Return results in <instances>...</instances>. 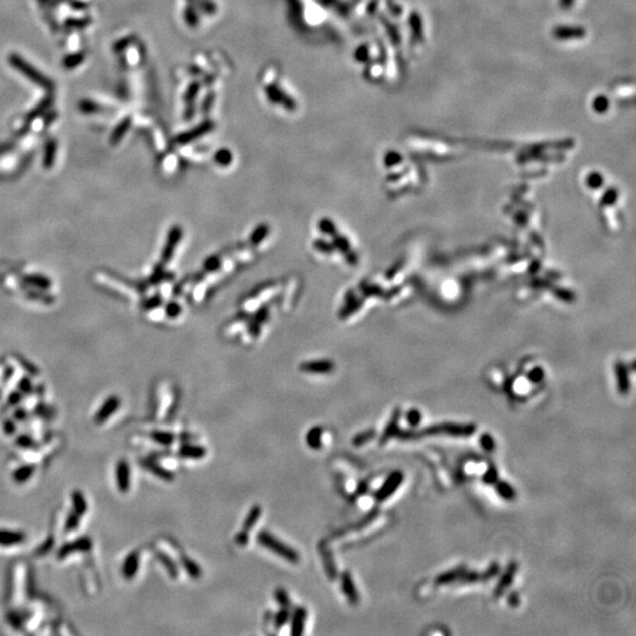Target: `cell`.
<instances>
[{"label": "cell", "instance_id": "6da1fadb", "mask_svg": "<svg viewBox=\"0 0 636 636\" xmlns=\"http://www.w3.org/2000/svg\"><path fill=\"white\" fill-rule=\"evenodd\" d=\"M476 426L473 423H454L443 422L433 424V426L424 427L419 430L415 429H401L396 434V437L403 441L419 440L426 436L446 435L453 437H469L476 432Z\"/></svg>", "mask_w": 636, "mask_h": 636}, {"label": "cell", "instance_id": "7a4b0ae2", "mask_svg": "<svg viewBox=\"0 0 636 636\" xmlns=\"http://www.w3.org/2000/svg\"><path fill=\"white\" fill-rule=\"evenodd\" d=\"M257 541L261 546L264 547V548L271 550L272 553H275L276 555H278L283 559L288 561V562L291 563H298L300 560V556L297 550H295L291 547L285 545L280 540H278L276 536H273L271 533L266 532V530H262L261 533H258L257 535Z\"/></svg>", "mask_w": 636, "mask_h": 636}, {"label": "cell", "instance_id": "3957f363", "mask_svg": "<svg viewBox=\"0 0 636 636\" xmlns=\"http://www.w3.org/2000/svg\"><path fill=\"white\" fill-rule=\"evenodd\" d=\"M403 481H404V474H403L402 471H399V470L392 471V473L386 477V480L384 481V483L381 485V488L375 492L376 502L382 503V502L388 500L389 497H391L392 495L397 491V489L401 487Z\"/></svg>", "mask_w": 636, "mask_h": 636}, {"label": "cell", "instance_id": "277c9868", "mask_svg": "<svg viewBox=\"0 0 636 636\" xmlns=\"http://www.w3.org/2000/svg\"><path fill=\"white\" fill-rule=\"evenodd\" d=\"M500 572H501L500 563L495 561V562H492L483 573H478V572H474V570L467 569L466 572L463 573V575L460 577V580L457 581V583L474 584V583L487 582V581H490L491 579H494L495 576H497L498 574H500Z\"/></svg>", "mask_w": 636, "mask_h": 636}, {"label": "cell", "instance_id": "5b68a950", "mask_svg": "<svg viewBox=\"0 0 636 636\" xmlns=\"http://www.w3.org/2000/svg\"><path fill=\"white\" fill-rule=\"evenodd\" d=\"M517 570H518V563L516 562V561H511V562L507 566V568H505L504 573L502 574L501 579L498 580L496 587H495L494 597L500 598L502 595L505 593V590H507L508 588L511 586V583L514 582L516 574H517Z\"/></svg>", "mask_w": 636, "mask_h": 636}, {"label": "cell", "instance_id": "8992f818", "mask_svg": "<svg viewBox=\"0 0 636 636\" xmlns=\"http://www.w3.org/2000/svg\"><path fill=\"white\" fill-rule=\"evenodd\" d=\"M341 588H342V591H343V594L345 595V597L348 598L349 603L356 606V604L360 602V594H358L356 586H355V583H354V580H352V577L349 572L342 573Z\"/></svg>", "mask_w": 636, "mask_h": 636}, {"label": "cell", "instance_id": "52a82bcc", "mask_svg": "<svg viewBox=\"0 0 636 636\" xmlns=\"http://www.w3.org/2000/svg\"><path fill=\"white\" fill-rule=\"evenodd\" d=\"M318 549H320V555H321V559H322L324 569H326L328 577H329L330 580H335L338 575L337 567H336V564H335L333 554H331L329 547H328L326 542L322 541L320 543V546H318Z\"/></svg>", "mask_w": 636, "mask_h": 636}, {"label": "cell", "instance_id": "ba28073f", "mask_svg": "<svg viewBox=\"0 0 636 636\" xmlns=\"http://www.w3.org/2000/svg\"><path fill=\"white\" fill-rule=\"evenodd\" d=\"M401 416L402 410L396 409L394 413L391 415L390 419H389L388 424L385 426L384 430H383L381 437H379V444H385L389 440H391L392 437L396 436V434L399 430V419H401Z\"/></svg>", "mask_w": 636, "mask_h": 636}, {"label": "cell", "instance_id": "9c48e42d", "mask_svg": "<svg viewBox=\"0 0 636 636\" xmlns=\"http://www.w3.org/2000/svg\"><path fill=\"white\" fill-rule=\"evenodd\" d=\"M335 365L331 361L328 360H318L311 362H304L300 365V370L307 372V374H330L334 370Z\"/></svg>", "mask_w": 636, "mask_h": 636}, {"label": "cell", "instance_id": "30bf717a", "mask_svg": "<svg viewBox=\"0 0 636 636\" xmlns=\"http://www.w3.org/2000/svg\"><path fill=\"white\" fill-rule=\"evenodd\" d=\"M91 540H88L87 538L78 539L71 543H66L59 550V553H58V559H64V557H66L74 552H88L91 549Z\"/></svg>", "mask_w": 636, "mask_h": 636}, {"label": "cell", "instance_id": "8fae6325", "mask_svg": "<svg viewBox=\"0 0 636 636\" xmlns=\"http://www.w3.org/2000/svg\"><path fill=\"white\" fill-rule=\"evenodd\" d=\"M116 482L121 492H126L130 489V467L126 461L121 460L116 467Z\"/></svg>", "mask_w": 636, "mask_h": 636}, {"label": "cell", "instance_id": "7c38bea8", "mask_svg": "<svg viewBox=\"0 0 636 636\" xmlns=\"http://www.w3.org/2000/svg\"><path fill=\"white\" fill-rule=\"evenodd\" d=\"M468 568L463 564L461 566L455 567L453 569L447 570V572H443L439 574L435 579V583L437 586H446V584H450V583H455L460 580V577L463 575V573L466 572Z\"/></svg>", "mask_w": 636, "mask_h": 636}, {"label": "cell", "instance_id": "4fadbf2b", "mask_svg": "<svg viewBox=\"0 0 636 636\" xmlns=\"http://www.w3.org/2000/svg\"><path fill=\"white\" fill-rule=\"evenodd\" d=\"M119 404H121V401L116 396H112V397L106 399V402L102 404L100 410L95 413L94 422L97 424L104 423L109 417L114 415L117 408H119Z\"/></svg>", "mask_w": 636, "mask_h": 636}, {"label": "cell", "instance_id": "5bb4252c", "mask_svg": "<svg viewBox=\"0 0 636 636\" xmlns=\"http://www.w3.org/2000/svg\"><path fill=\"white\" fill-rule=\"evenodd\" d=\"M307 610L304 607H297L291 614V635L300 636L304 632Z\"/></svg>", "mask_w": 636, "mask_h": 636}, {"label": "cell", "instance_id": "9a60e30c", "mask_svg": "<svg viewBox=\"0 0 636 636\" xmlns=\"http://www.w3.org/2000/svg\"><path fill=\"white\" fill-rule=\"evenodd\" d=\"M26 535L23 532L18 530H8L0 529V546L2 547H11L16 545H20L23 541H25Z\"/></svg>", "mask_w": 636, "mask_h": 636}, {"label": "cell", "instance_id": "2e32d148", "mask_svg": "<svg viewBox=\"0 0 636 636\" xmlns=\"http://www.w3.org/2000/svg\"><path fill=\"white\" fill-rule=\"evenodd\" d=\"M142 466L145 469H148L150 473H152L153 475H156L157 477L162 478L164 481H173L174 475L171 473L170 470L165 469L163 468L160 464L156 463L153 460H150V458H145V460L142 461Z\"/></svg>", "mask_w": 636, "mask_h": 636}, {"label": "cell", "instance_id": "e0dca14e", "mask_svg": "<svg viewBox=\"0 0 636 636\" xmlns=\"http://www.w3.org/2000/svg\"><path fill=\"white\" fill-rule=\"evenodd\" d=\"M138 567H139V555L138 553L132 552L130 553L126 559L123 563V575L126 580H131L133 576L136 575L137 572H138Z\"/></svg>", "mask_w": 636, "mask_h": 636}, {"label": "cell", "instance_id": "ac0fdd59", "mask_svg": "<svg viewBox=\"0 0 636 636\" xmlns=\"http://www.w3.org/2000/svg\"><path fill=\"white\" fill-rule=\"evenodd\" d=\"M206 448L197 446V444H185L179 449V455L182 457L191 458V460H200L206 455Z\"/></svg>", "mask_w": 636, "mask_h": 636}, {"label": "cell", "instance_id": "d6986e66", "mask_svg": "<svg viewBox=\"0 0 636 636\" xmlns=\"http://www.w3.org/2000/svg\"><path fill=\"white\" fill-rule=\"evenodd\" d=\"M494 487L497 494L500 495V497L503 498V500L514 501L516 498V490L511 487L510 483H508L507 481L497 480L496 483L494 484Z\"/></svg>", "mask_w": 636, "mask_h": 636}, {"label": "cell", "instance_id": "ffe728a7", "mask_svg": "<svg viewBox=\"0 0 636 636\" xmlns=\"http://www.w3.org/2000/svg\"><path fill=\"white\" fill-rule=\"evenodd\" d=\"M322 433L321 427H313L306 434V443L311 449L320 450L322 448Z\"/></svg>", "mask_w": 636, "mask_h": 636}, {"label": "cell", "instance_id": "44dd1931", "mask_svg": "<svg viewBox=\"0 0 636 636\" xmlns=\"http://www.w3.org/2000/svg\"><path fill=\"white\" fill-rule=\"evenodd\" d=\"M36 470V468L32 464H27V466H23L19 467L18 469H16L12 473V480L16 482V483H25L26 481H29L32 475Z\"/></svg>", "mask_w": 636, "mask_h": 636}, {"label": "cell", "instance_id": "7402d4cb", "mask_svg": "<svg viewBox=\"0 0 636 636\" xmlns=\"http://www.w3.org/2000/svg\"><path fill=\"white\" fill-rule=\"evenodd\" d=\"M555 37L559 39L581 38L584 36V31L580 27H557L555 30Z\"/></svg>", "mask_w": 636, "mask_h": 636}, {"label": "cell", "instance_id": "603a6c76", "mask_svg": "<svg viewBox=\"0 0 636 636\" xmlns=\"http://www.w3.org/2000/svg\"><path fill=\"white\" fill-rule=\"evenodd\" d=\"M261 515H262V508L259 507V505H254V507L250 509V511L248 512V515H246L244 523H243V530H245V532H250V530L256 525V523H257L258 519L261 518Z\"/></svg>", "mask_w": 636, "mask_h": 636}, {"label": "cell", "instance_id": "cb8c5ba5", "mask_svg": "<svg viewBox=\"0 0 636 636\" xmlns=\"http://www.w3.org/2000/svg\"><path fill=\"white\" fill-rule=\"evenodd\" d=\"M72 502H73V511L80 517L86 514L87 511V502L84 494L79 490L73 491L72 494Z\"/></svg>", "mask_w": 636, "mask_h": 636}, {"label": "cell", "instance_id": "d4e9b609", "mask_svg": "<svg viewBox=\"0 0 636 636\" xmlns=\"http://www.w3.org/2000/svg\"><path fill=\"white\" fill-rule=\"evenodd\" d=\"M157 556H158L160 563L165 567L167 574H169L172 579H176V577L178 576V567H177V564L174 563V561H172V559H171L169 555H166L165 553H162V552L157 553Z\"/></svg>", "mask_w": 636, "mask_h": 636}, {"label": "cell", "instance_id": "484cf974", "mask_svg": "<svg viewBox=\"0 0 636 636\" xmlns=\"http://www.w3.org/2000/svg\"><path fill=\"white\" fill-rule=\"evenodd\" d=\"M179 239H180V229L173 228L172 230H171L169 242H167V245H166L165 250H164V256H163V257L165 258L166 261H169V258L171 257V254H172L173 249L176 248L177 244H178ZM165 259H164V261H165Z\"/></svg>", "mask_w": 636, "mask_h": 636}, {"label": "cell", "instance_id": "4316f807", "mask_svg": "<svg viewBox=\"0 0 636 636\" xmlns=\"http://www.w3.org/2000/svg\"><path fill=\"white\" fill-rule=\"evenodd\" d=\"M182 564L184 568H185L186 573L189 574L192 579H199V577L201 576L200 567L198 566V563L194 562L193 560H191L190 557L182 556Z\"/></svg>", "mask_w": 636, "mask_h": 636}, {"label": "cell", "instance_id": "83f0119b", "mask_svg": "<svg viewBox=\"0 0 636 636\" xmlns=\"http://www.w3.org/2000/svg\"><path fill=\"white\" fill-rule=\"evenodd\" d=\"M616 375L618 379V389H620V391L622 392V394H628L629 389H630V384H629L627 370H625L622 365H618V367L616 368Z\"/></svg>", "mask_w": 636, "mask_h": 636}, {"label": "cell", "instance_id": "f1b7e54d", "mask_svg": "<svg viewBox=\"0 0 636 636\" xmlns=\"http://www.w3.org/2000/svg\"><path fill=\"white\" fill-rule=\"evenodd\" d=\"M375 436H376V432L374 429L365 430V432H362L352 437V444H354L355 447L364 446V444L370 442L372 439H375Z\"/></svg>", "mask_w": 636, "mask_h": 636}, {"label": "cell", "instance_id": "f546056e", "mask_svg": "<svg viewBox=\"0 0 636 636\" xmlns=\"http://www.w3.org/2000/svg\"><path fill=\"white\" fill-rule=\"evenodd\" d=\"M151 439L162 446H170L176 440V436L169 432H153L151 434Z\"/></svg>", "mask_w": 636, "mask_h": 636}, {"label": "cell", "instance_id": "4dcf8cb0", "mask_svg": "<svg viewBox=\"0 0 636 636\" xmlns=\"http://www.w3.org/2000/svg\"><path fill=\"white\" fill-rule=\"evenodd\" d=\"M593 109L596 114H604L609 109V99L603 94L597 95L593 101Z\"/></svg>", "mask_w": 636, "mask_h": 636}, {"label": "cell", "instance_id": "1f68e13d", "mask_svg": "<svg viewBox=\"0 0 636 636\" xmlns=\"http://www.w3.org/2000/svg\"><path fill=\"white\" fill-rule=\"evenodd\" d=\"M498 480V470L496 466H489L488 469L482 476V482L487 485H494Z\"/></svg>", "mask_w": 636, "mask_h": 636}, {"label": "cell", "instance_id": "d6a6232c", "mask_svg": "<svg viewBox=\"0 0 636 636\" xmlns=\"http://www.w3.org/2000/svg\"><path fill=\"white\" fill-rule=\"evenodd\" d=\"M291 617V613H290V608H282L278 613L276 614L275 616V628L279 629L288 623V621Z\"/></svg>", "mask_w": 636, "mask_h": 636}, {"label": "cell", "instance_id": "836d02e7", "mask_svg": "<svg viewBox=\"0 0 636 636\" xmlns=\"http://www.w3.org/2000/svg\"><path fill=\"white\" fill-rule=\"evenodd\" d=\"M275 598L276 602L282 608H290L291 607V600H290L289 594L283 589V588H277L275 590Z\"/></svg>", "mask_w": 636, "mask_h": 636}, {"label": "cell", "instance_id": "e575fe53", "mask_svg": "<svg viewBox=\"0 0 636 636\" xmlns=\"http://www.w3.org/2000/svg\"><path fill=\"white\" fill-rule=\"evenodd\" d=\"M480 444L485 451H488V453H491V451H494L495 449H496V442H495L492 435H490L489 433H483L480 436Z\"/></svg>", "mask_w": 636, "mask_h": 636}, {"label": "cell", "instance_id": "d590c367", "mask_svg": "<svg viewBox=\"0 0 636 636\" xmlns=\"http://www.w3.org/2000/svg\"><path fill=\"white\" fill-rule=\"evenodd\" d=\"M405 419L410 427L416 428L422 422V412L418 409H410L405 415Z\"/></svg>", "mask_w": 636, "mask_h": 636}, {"label": "cell", "instance_id": "8d00e7d4", "mask_svg": "<svg viewBox=\"0 0 636 636\" xmlns=\"http://www.w3.org/2000/svg\"><path fill=\"white\" fill-rule=\"evenodd\" d=\"M79 519L80 516L77 515L76 512H72V514L68 515V517L66 519V523H65V532L70 533L76 530L78 526H79Z\"/></svg>", "mask_w": 636, "mask_h": 636}, {"label": "cell", "instance_id": "74e56055", "mask_svg": "<svg viewBox=\"0 0 636 636\" xmlns=\"http://www.w3.org/2000/svg\"><path fill=\"white\" fill-rule=\"evenodd\" d=\"M266 234H268V228H266V225H261V227H258L254 231V234L251 235V243H252V244H254V245L259 244V243H261L263 239H264Z\"/></svg>", "mask_w": 636, "mask_h": 636}, {"label": "cell", "instance_id": "f35d334b", "mask_svg": "<svg viewBox=\"0 0 636 636\" xmlns=\"http://www.w3.org/2000/svg\"><path fill=\"white\" fill-rule=\"evenodd\" d=\"M320 229L323 234L326 235H335L336 234V227L333 224V222L328 218H323L320 222Z\"/></svg>", "mask_w": 636, "mask_h": 636}, {"label": "cell", "instance_id": "ab89813d", "mask_svg": "<svg viewBox=\"0 0 636 636\" xmlns=\"http://www.w3.org/2000/svg\"><path fill=\"white\" fill-rule=\"evenodd\" d=\"M543 376H545V374H543V369L535 368L529 372L528 378L532 383H539L543 378Z\"/></svg>", "mask_w": 636, "mask_h": 636}, {"label": "cell", "instance_id": "60d3db41", "mask_svg": "<svg viewBox=\"0 0 636 636\" xmlns=\"http://www.w3.org/2000/svg\"><path fill=\"white\" fill-rule=\"evenodd\" d=\"M235 540H236V543H237L238 546H242V547L246 546V545H248V542H249L248 532H245V530H242V532H239L238 534L236 535Z\"/></svg>", "mask_w": 636, "mask_h": 636}, {"label": "cell", "instance_id": "b9f144b4", "mask_svg": "<svg viewBox=\"0 0 636 636\" xmlns=\"http://www.w3.org/2000/svg\"><path fill=\"white\" fill-rule=\"evenodd\" d=\"M220 264H221L220 259H218L217 257H211L205 262V268H206V270H208V271H215V270H217L218 268H220Z\"/></svg>", "mask_w": 636, "mask_h": 636}, {"label": "cell", "instance_id": "7bdbcfd3", "mask_svg": "<svg viewBox=\"0 0 636 636\" xmlns=\"http://www.w3.org/2000/svg\"><path fill=\"white\" fill-rule=\"evenodd\" d=\"M519 602H521V598H519V594L517 593V591H512V593H510V595L508 596L509 606L512 608H516L519 606Z\"/></svg>", "mask_w": 636, "mask_h": 636}, {"label": "cell", "instance_id": "ee69618b", "mask_svg": "<svg viewBox=\"0 0 636 636\" xmlns=\"http://www.w3.org/2000/svg\"><path fill=\"white\" fill-rule=\"evenodd\" d=\"M17 444L22 448H30L34 446V442L29 436H19L18 440H17Z\"/></svg>", "mask_w": 636, "mask_h": 636}, {"label": "cell", "instance_id": "f6af8a7d", "mask_svg": "<svg viewBox=\"0 0 636 636\" xmlns=\"http://www.w3.org/2000/svg\"><path fill=\"white\" fill-rule=\"evenodd\" d=\"M180 312V307L178 304L176 303H171L169 306H167V314L170 317H177V314Z\"/></svg>", "mask_w": 636, "mask_h": 636}, {"label": "cell", "instance_id": "bcb514c9", "mask_svg": "<svg viewBox=\"0 0 636 636\" xmlns=\"http://www.w3.org/2000/svg\"><path fill=\"white\" fill-rule=\"evenodd\" d=\"M314 246H316L318 250L322 251V252H326V254H329V252H331V246L328 244V243L323 242V241L316 242V243H314Z\"/></svg>", "mask_w": 636, "mask_h": 636}, {"label": "cell", "instance_id": "7dc6e473", "mask_svg": "<svg viewBox=\"0 0 636 636\" xmlns=\"http://www.w3.org/2000/svg\"><path fill=\"white\" fill-rule=\"evenodd\" d=\"M335 244H336V246H337L338 249H340L341 251H343V252H344V251H348V250H349V244H348L347 239H345V238L338 237V238L336 239V242H335Z\"/></svg>", "mask_w": 636, "mask_h": 636}, {"label": "cell", "instance_id": "c3c4849f", "mask_svg": "<svg viewBox=\"0 0 636 636\" xmlns=\"http://www.w3.org/2000/svg\"><path fill=\"white\" fill-rule=\"evenodd\" d=\"M52 546H53V540L50 539L49 541H46L45 545H43L42 547H39L38 550H37V554H39V555H42V554H46L47 552H49V549Z\"/></svg>", "mask_w": 636, "mask_h": 636}, {"label": "cell", "instance_id": "681fc988", "mask_svg": "<svg viewBox=\"0 0 636 636\" xmlns=\"http://www.w3.org/2000/svg\"><path fill=\"white\" fill-rule=\"evenodd\" d=\"M4 430H5V432L8 433V434H12V433L15 432V430H16L15 423H12V422H5V423H4Z\"/></svg>", "mask_w": 636, "mask_h": 636}, {"label": "cell", "instance_id": "f907efd6", "mask_svg": "<svg viewBox=\"0 0 636 636\" xmlns=\"http://www.w3.org/2000/svg\"><path fill=\"white\" fill-rule=\"evenodd\" d=\"M573 0H562V6H566V8H569V4H572Z\"/></svg>", "mask_w": 636, "mask_h": 636}]
</instances>
